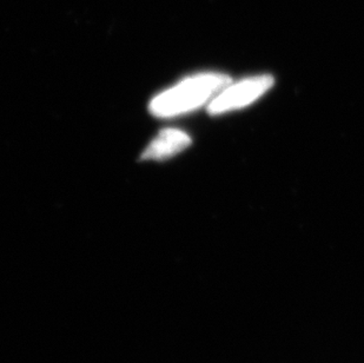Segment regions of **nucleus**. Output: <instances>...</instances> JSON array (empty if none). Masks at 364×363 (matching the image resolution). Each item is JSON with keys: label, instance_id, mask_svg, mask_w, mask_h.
I'll list each match as a JSON object with an SVG mask.
<instances>
[{"label": "nucleus", "instance_id": "nucleus-1", "mask_svg": "<svg viewBox=\"0 0 364 363\" xmlns=\"http://www.w3.org/2000/svg\"><path fill=\"white\" fill-rule=\"evenodd\" d=\"M231 83L229 75L204 73L183 79L151 100L150 111L159 118H171L193 112L208 104Z\"/></svg>", "mask_w": 364, "mask_h": 363}, {"label": "nucleus", "instance_id": "nucleus-2", "mask_svg": "<svg viewBox=\"0 0 364 363\" xmlns=\"http://www.w3.org/2000/svg\"><path fill=\"white\" fill-rule=\"evenodd\" d=\"M274 85L272 75H262L250 78L242 79L235 84H229L224 88L208 105V111L211 115L230 112L234 110L242 109L263 96Z\"/></svg>", "mask_w": 364, "mask_h": 363}, {"label": "nucleus", "instance_id": "nucleus-3", "mask_svg": "<svg viewBox=\"0 0 364 363\" xmlns=\"http://www.w3.org/2000/svg\"><path fill=\"white\" fill-rule=\"evenodd\" d=\"M191 144L189 135L179 129L168 127L161 131L143 152L141 158L148 161H163L173 157Z\"/></svg>", "mask_w": 364, "mask_h": 363}]
</instances>
